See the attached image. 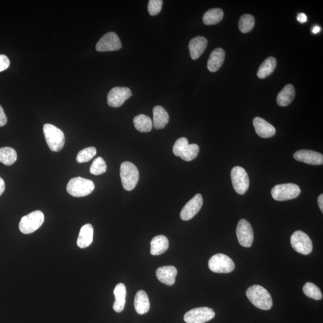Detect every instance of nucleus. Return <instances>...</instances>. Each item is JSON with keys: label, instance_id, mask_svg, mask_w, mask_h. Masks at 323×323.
Wrapping results in <instances>:
<instances>
[{"label": "nucleus", "instance_id": "14", "mask_svg": "<svg viewBox=\"0 0 323 323\" xmlns=\"http://www.w3.org/2000/svg\"><path fill=\"white\" fill-rule=\"evenodd\" d=\"M121 48H122V43L120 39L114 32L105 34L96 45V50L98 52L116 51Z\"/></svg>", "mask_w": 323, "mask_h": 323}, {"label": "nucleus", "instance_id": "31", "mask_svg": "<svg viewBox=\"0 0 323 323\" xmlns=\"http://www.w3.org/2000/svg\"><path fill=\"white\" fill-rule=\"evenodd\" d=\"M255 24V20L251 15H244L241 17L239 21V30L242 33H248L253 30Z\"/></svg>", "mask_w": 323, "mask_h": 323}, {"label": "nucleus", "instance_id": "3", "mask_svg": "<svg viewBox=\"0 0 323 323\" xmlns=\"http://www.w3.org/2000/svg\"><path fill=\"white\" fill-rule=\"evenodd\" d=\"M43 133L49 147L52 151H60L65 144V135L63 130L52 124L46 123L43 126Z\"/></svg>", "mask_w": 323, "mask_h": 323}, {"label": "nucleus", "instance_id": "15", "mask_svg": "<svg viewBox=\"0 0 323 323\" xmlns=\"http://www.w3.org/2000/svg\"><path fill=\"white\" fill-rule=\"evenodd\" d=\"M203 204V198L201 194H197L192 198L186 204L180 213V217L185 221L193 218L194 216L200 211Z\"/></svg>", "mask_w": 323, "mask_h": 323}, {"label": "nucleus", "instance_id": "18", "mask_svg": "<svg viewBox=\"0 0 323 323\" xmlns=\"http://www.w3.org/2000/svg\"><path fill=\"white\" fill-rule=\"evenodd\" d=\"M178 270L173 266H162L156 271V276L163 283L172 286L175 284Z\"/></svg>", "mask_w": 323, "mask_h": 323}, {"label": "nucleus", "instance_id": "22", "mask_svg": "<svg viewBox=\"0 0 323 323\" xmlns=\"http://www.w3.org/2000/svg\"><path fill=\"white\" fill-rule=\"evenodd\" d=\"M115 301L113 309L116 312H121L125 308L126 297V288L125 284H118L114 290Z\"/></svg>", "mask_w": 323, "mask_h": 323}, {"label": "nucleus", "instance_id": "30", "mask_svg": "<svg viewBox=\"0 0 323 323\" xmlns=\"http://www.w3.org/2000/svg\"><path fill=\"white\" fill-rule=\"evenodd\" d=\"M17 153L15 149L5 147L0 148V163L6 166H11L17 160Z\"/></svg>", "mask_w": 323, "mask_h": 323}, {"label": "nucleus", "instance_id": "5", "mask_svg": "<svg viewBox=\"0 0 323 323\" xmlns=\"http://www.w3.org/2000/svg\"><path fill=\"white\" fill-rule=\"evenodd\" d=\"M173 153L176 156L181 157L185 161H192L197 157L200 147L197 144H189L185 137L178 139L173 146Z\"/></svg>", "mask_w": 323, "mask_h": 323}, {"label": "nucleus", "instance_id": "1", "mask_svg": "<svg viewBox=\"0 0 323 323\" xmlns=\"http://www.w3.org/2000/svg\"><path fill=\"white\" fill-rule=\"evenodd\" d=\"M248 299L257 308L262 310H269L273 305L271 295L269 291L262 286L254 285L246 291Z\"/></svg>", "mask_w": 323, "mask_h": 323}, {"label": "nucleus", "instance_id": "16", "mask_svg": "<svg viewBox=\"0 0 323 323\" xmlns=\"http://www.w3.org/2000/svg\"><path fill=\"white\" fill-rule=\"evenodd\" d=\"M293 157L297 161L313 166H319L323 164V155L317 151L309 150H298L295 152Z\"/></svg>", "mask_w": 323, "mask_h": 323}, {"label": "nucleus", "instance_id": "20", "mask_svg": "<svg viewBox=\"0 0 323 323\" xmlns=\"http://www.w3.org/2000/svg\"><path fill=\"white\" fill-rule=\"evenodd\" d=\"M225 58V52L224 50L221 48L214 49L211 52L209 60H208V69L211 72H216L224 63Z\"/></svg>", "mask_w": 323, "mask_h": 323}, {"label": "nucleus", "instance_id": "29", "mask_svg": "<svg viewBox=\"0 0 323 323\" xmlns=\"http://www.w3.org/2000/svg\"><path fill=\"white\" fill-rule=\"evenodd\" d=\"M223 15L224 13L221 9H210L204 15L203 23L207 26L217 24L223 20Z\"/></svg>", "mask_w": 323, "mask_h": 323}, {"label": "nucleus", "instance_id": "36", "mask_svg": "<svg viewBox=\"0 0 323 323\" xmlns=\"http://www.w3.org/2000/svg\"><path fill=\"white\" fill-rule=\"evenodd\" d=\"M11 62L7 56L0 55V72L7 70L10 66Z\"/></svg>", "mask_w": 323, "mask_h": 323}, {"label": "nucleus", "instance_id": "41", "mask_svg": "<svg viewBox=\"0 0 323 323\" xmlns=\"http://www.w3.org/2000/svg\"><path fill=\"white\" fill-rule=\"evenodd\" d=\"M321 30V28L318 27V26H315L313 27V29H312V33L313 34H317L319 32H320Z\"/></svg>", "mask_w": 323, "mask_h": 323}, {"label": "nucleus", "instance_id": "13", "mask_svg": "<svg viewBox=\"0 0 323 323\" xmlns=\"http://www.w3.org/2000/svg\"><path fill=\"white\" fill-rule=\"evenodd\" d=\"M237 236L239 243L242 247H250L254 241V233L250 223L245 219L239 221L237 227Z\"/></svg>", "mask_w": 323, "mask_h": 323}, {"label": "nucleus", "instance_id": "27", "mask_svg": "<svg viewBox=\"0 0 323 323\" xmlns=\"http://www.w3.org/2000/svg\"><path fill=\"white\" fill-rule=\"evenodd\" d=\"M135 128L140 132H148L153 128V122L150 117L145 114H139L133 120Z\"/></svg>", "mask_w": 323, "mask_h": 323}, {"label": "nucleus", "instance_id": "34", "mask_svg": "<svg viewBox=\"0 0 323 323\" xmlns=\"http://www.w3.org/2000/svg\"><path fill=\"white\" fill-rule=\"evenodd\" d=\"M97 154V149L94 147L84 148L77 155L76 160L79 163H87L91 160Z\"/></svg>", "mask_w": 323, "mask_h": 323}, {"label": "nucleus", "instance_id": "10", "mask_svg": "<svg viewBox=\"0 0 323 323\" xmlns=\"http://www.w3.org/2000/svg\"><path fill=\"white\" fill-rule=\"evenodd\" d=\"M291 247L298 253L307 255L312 251V242L305 232L297 231L293 233L290 239Z\"/></svg>", "mask_w": 323, "mask_h": 323}, {"label": "nucleus", "instance_id": "6", "mask_svg": "<svg viewBox=\"0 0 323 323\" xmlns=\"http://www.w3.org/2000/svg\"><path fill=\"white\" fill-rule=\"evenodd\" d=\"M45 221L44 214L37 210L25 216L21 219L19 228L24 234H30L39 229Z\"/></svg>", "mask_w": 323, "mask_h": 323}, {"label": "nucleus", "instance_id": "39", "mask_svg": "<svg viewBox=\"0 0 323 323\" xmlns=\"http://www.w3.org/2000/svg\"><path fill=\"white\" fill-rule=\"evenodd\" d=\"M5 191V183L2 178H0V197Z\"/></svg>", "mask_w": 323, "mask_h": 323}, {"label": "nucleus", "instance_id": "8", "mask_svg": "<svg viewBox=\"0 0 323 323\" xmlns=\"http://www.w3.org/2000/svg\"><path fill=\"white\" fill-rule=\"evenodd\" d=\"M300 194V188L293 183L276 185L271 191L272 198L278 201L293 200L299 197Z\"/></svg>", "mask_w": 323, "mask_h": 323}, {"label": "nucleus", "instance_id": "24", "mask_svg": "<svg viewBox=\"0 0 323 323\" xmlns=\"http://www.w3.org/2000/svg\"><path fill=\"white\" fill-rule=\"evenodd\" d=\"M150 245V253L152 255L159 256L168 250L169 241L166 236L158 235L152 239Z\"/></svg>", "mask_w": 323, "mask_h": 323}, {"label": "nucleus", "instance_id": "17", "mask_svg": "<svg viewBox=\"0 0 323 323\" xmlns=\"http://www.w3.org/2000/svg\"><path fill=\"white\" fill-rule=\"evenodd\" d=\"M253 126L257 134L261 138H271L275 134L276 129L274 126L260 117L254 118Z\"/></svg>", "mask_w": 323, "mask_h": 323}, {"label": "nucleus", "instance_id": "26", "mask_svg": "<svg viewBox=\"0 0 323 323\" xmlns=\"http://www.w3.org/2000/svg\"><path fill=\"white\" fill-rule=\"evenodd\" d=\"M295 97V89L294 86L290 84L285 86L282 91L279 93L276 102L281 107H285L289 105Z\"/></svg>", "mask_w": 323, "mask_h": 323}, {"label": "nucleus", "instance_id": "35", "mask_svg": "<svg viewBox=\"0 0 323 323\" xmlns=\"http://www.w3.org/2000/svg\"><path fill=\"white\" fill-rule=\"evenodd\" d=\"M163 5V0H150L148 5V14L151 16H156L160 13Z\"/></svg>", "mask_w": 323, "mask_h": 323}, {"label": "nucleus", "instance_id": "33", "mask_svg": "<svg viewBox=\"0 0 323 323\" xmlns=\"http://www.w3.org/2000/svg\"><path fill=\"white\" fill-rule=\"evenodd\" d=\"M107 169V165L103 158L98 157L93 161L90 168V173L93 175L99 176L106 172Z\"/></svg>", "mask_w": 323, "mask_h": 323}, {"label": "nucleus", "instance_id": "32", "mask_svg": "<svg viewBox=\"0 0 323 323\" xmlns=\"http://www.w3.org/2000/svg\"><path fill=\"white\" fill-rule=\"evenodd\" d=\"M303 291L306 296L311 299L316 300L322 299V294L321 290L312 282H306L303 285Z\"/></svg>", "mask_w": 323, "mask_h": 323}, {"label": "nucleus", "instance_id": "19", "mask_svg": "<svg viewBox=\"0 0 323 323\" xmlns=\"http://www.w3.org/2000/svg\"><path fill=\"white\" fill-rule=\"evenodd\" d=\"M208 40L203 36L192 39L189 44V51L192 60H196L203 55L207 48Z\"/></svg>", "mask_w": 323, "mask_h": 323}, {"label": "nucleus", "instance_id": "25", "mask_svg": "<svg viewBox=\"0 0 323 323\" xmlns=\"http://www.w3.org/2000/svg\"><path fill=\"white\" fill-rule=\"evenodd\" d=\"M134 307L136 312L140 315L147 313L150 309V300L147 293L144 290H139L136 293L134 300Z\"/></svg>", "mask_w": 323, "mask_h": 323}, {"label": "nucleus", "instance_id": "2", "mask_svg": "<svg viewBox=\"0 0 323 323\" xmlns=\"http://www.w3.org/2000/svg\"><path fill=\"white\" fill-rule=\"evenodd\" d=\"M95 189V185L92 180L78 177L71 179L67 186V191L74 197H86L92 193Z\"/></svg>", "mask_w": 323, "mask_h": 323}, {"label": "nucleus", "instance_id": "38", "mask_svg": "<svg viewBox=\"0 0 323 323\" xmlns=\"http://www.w3.org/2000/svg\"><path fill=\"white\" fill-rule=\"evenodd\" d=\"M297 20L300 23H305L307 21V17L305 14L300 13L297 15Z\"/></svg>", "mask_w": 323, "mask_h": 323}, {"label": "nucleus", "instance_id": "21", "mask_svg": "<svg viewBox=\"0 0 323 323\" xmlns=\"http://www.w3.org/2000/svg\"><path fill=\"white\" fill-rule=\"evenodd\" d=\"M94 238V228L91 224H86L82 226L77 239V246L80 248H85L91 245Z\"/></svg>", "mask_w": 323, "mask_h": 323}, {"label": "nucleus", "instance_id": "4", "mask_svg": "<svg viewBox=\"0 0 323 323\" xmlns=\"http://www.w3.org/2000/svg\"><path fill=\"white\" fill-rule=\"evenodd\" d=\"M120 175L123 187L126 191H131L136 187L139 180V172L135 165L124 162L120 166Z\"/></svg>", "mask_w": 323, "mask_h": 323}, {"label": "nucleus", "instance_id": "40", "mask_svg": "<svg viewBox=\"0 0 323 323\" xmlns=\"http://www.w3.org/2000/svg\"><path fill=\"white\" fill-rule=\"evenodd\" d=\"M318 204L319 209L321 210V212H323V195L321 194L318 198Z\"/></svg>", "mask_w": 323, "mask_h": 323}, {"label": "nucleus", "instance_id": "23", "mask_svg": "<svg viewBox=\"0 0 323 323\" xmlns=\"http://www.w3.org/2000/svg\"><path fill=\"white\" fill-rule=\"evenodd\" d=\"M154 128L156 129H161L166 126L169 122V114L165 108L160 105H156L153 108Z\"/></svg>", "mask_w": 323, "mask_h": 323}, {"label": "nucleus", "instance_id": "9", "mask_svg": "<svg viewBox=\"0 0 323 323\" xmlns=\"http://www.w3.org/2000/svg\"><path fill=\"white\" fill-rule=\"evenodd\" d=\"M231 180L233 187L236 192L240 195L246 193L250 186L248 174L243 168L235 167L231 171Z\"/></svg>", "mask_w": 323, "mask_h": 323}, {"label": "nucleus", "instance_id": "12", "mask_svg": "<svg viewBox=\"0 0 323 323\" xmlns=\"http://www.w3.org/2000/svg\"><path fill=\"white\" fill-rule=\"evenodd\" d=\"M132 95V92L129 88L126 87H115L108 92L107 104L111 107H119Z\"/></svg>", "mask_w": 323, "mask_h": 323}, {"label": "nucleus", "instance_id": "28", "mask_svg": "<svg viewBox=\"0 0 323 323\" xmlns=\"http://www.w3.org/2000/svg\"><path fill=\"white\" fill-rule=\"evenodd\" d=\"M276 66V60L274 57L267 58L263 63L261 64L257 75L260 79L266 78L267 77L271 75L274 72Z\"/></svg>", "mask_w": 323, "mask_h": 323}, {"label": "nucleus", "instance_id": "11", "mask_svg": "<svg viewBox=\"0 0 323 323\" xmlns=\"http://www.w3.org/2000/svg\"><path fill=\"white\" fill-rule=\"evenodd\" d=\"M215 315V312L210 307H200L186 312L184 320L187 323H205L212 319Z\"/></svg>", "mask_w": 323, "mask_h": 323}, {"label": "nucleus", "instance_id": "37", "mask_svg": "<svg viewBox=\"0 0 323 323\" xmlns=\"http://www.w3.org/2000/svg\"><path fill=\"white\" fill-rule=\"evenodd\" d=\"M8 122V117L3 107L0 105V127L4 126Z\"/></svg>", "mask_w": 323, "mask_h": 323}, {"label": "nucleus", "instance_id": "7", "mask_svg": "<svg viewBox=\"0 0 323 323\" xmlns=\"http://www.w3.org/2000/svg\"><path fill=\"white\" fill-rule=\"evenodd\" d=\"M211 271L219 274H228L235 268L234 261L224 254L219 253L211 257L209 262Z\"/></svg>", "mask_w": 323, "mask_h": 323}]
</instances>
